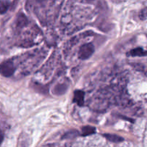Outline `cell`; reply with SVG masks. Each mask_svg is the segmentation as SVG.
<instances>
[{
  "label": "cell",
  "mask_w": 147,
  "mask_h": 147,
  "mask_svg": "<svg viewBox=\"0 0 147 147\" xmlns=\"http://www.w3.org/2000/svg\"><path fill=\"white\" fill-rule=\"evenodd\" d=\"M14 67L11 60H6L1 63V73L4 77H9L14 73Z\"/></svg>",
  "instance_id": "7a4b0ae2"
},
{
  "label": "cell",
  "mask_w": 147,
  "mask_h": 147,
  "mask_svg": "<svg viewBox=\"0 0 147 147\" xmlns=\"http://www.w3.org/2000/svg\"><path fill=\"white\" fill-rule=\"evenodd\" d=\"M139 16V18L142 20H147V7H145L144 9H143L140 11Z\"/></svg>",
  "instance_id": "52a82bcc"
},
{
  "label": "cell",
  "mask_w": 147,
  "mask_h": 147,
  "mask_svg": "<svg viewBox=\"0 0 147 147\" xmlns=\"http://www.w3.org/2000/svg\"><path fill=\"white\" fill-rule=\"evenodd\" d=\"M8 4H7L6 3L5 4H4V1H1V14H4L6 11H7V8H8Z\"/></svg>",
  "instance_id": "ba28073f"
},
{
  "label": "cell",
  "mask_w": 147,
  "mask_h": 147,
  "mask_svg": "<svg viewBox=\"0 0 147 147\" xmlns=\"http://www.w3.org/2000/svg\"><path fill=\"white\" fill-rule=\"evenodd\" d=\"M84 92L82 90H76L74 92V98L73 101L77 103L79 106H82L84 103Z\"/></svg>",
  "instance_id": "3957f363"
},
{
  "label": "cell",
  "mask_w": 147,
  "mask_h": 147,
  "mask_svg": "<svg viewBox=\"0 0 147 147\" xmlns=\"http://www.w3.org/2000/svg\"><path fill=\"white\" fill-rule=\"evenodd\" d=\"M95 131H96V129L92 126H87L82 128V133L83 136H89L92 134H94Z\"/></svg>",
  "instance_id": "8992f818"
},
{
  "label": "cell",
  "mask_w": 147,
  "mask_h": 147,
  "mask_svg": "<svg viewBox=\"0 0 147 147\" xmlns=\"http://www.w3.org/2000/svg\"><path fill=\"white\" fill-rule=\"evenodd\" d=\"M94 52V46L92 43H86L80 48L78 53L79 58L81 60L88 59Z\"/></svg>",
  "instance_id": "6da1fadb"
},
{
  "label": "cell",
  "mask_w": 147,
  "mask_h": 147,
  "mask_svg": "<svg viewBox=\"0 0 147 147\" xmlns=\"http://www.w3.org/2000/svg\"><path fill=\"white\" fill-rule=\"evenodd\" d=\"M103 136L106 138L107 140L110 141L111 142H115V143H119V142H123V139L121 136H119L116 134H105Z\"/></svg>",
  "instance_id": "5b68a950"
},
{
  "label": "cell",
  "mask_w": 147,
  "mask_h": 147,
  "mask_svg": "<svg viewBox=\"0 0 147 147\" xmlns=\"http://www.w3.org/2000/svg\"><path fill=\"white\" fill-rule=\"evenodd\" d=\"M129 55L133 56H138V57H144V56L147 55V51L144 50V49H142V47H137V48H135L134 50H131L129 53Z\"/></svg>",
  "instance_id": "277c9868"
}]
</instances>
